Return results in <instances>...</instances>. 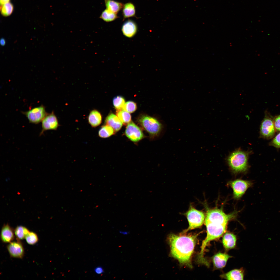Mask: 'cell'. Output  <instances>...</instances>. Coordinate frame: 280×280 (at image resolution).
Listing matches in <instances>:
<instances>
[{
	"label": "cell",
	"instance_id": "obj_11",
	"mask_svg": "<svg viewBox=\"0 0 280 280\" xmlns=\"http://www.w3.org/2000/svg\"><path fill=\"white\" fill-rule=\"evenodd\" d=\"M7 249L11 257L22 258L24 255V249L20 240L10 243Z\"/></svg>",
	"mask_w": 280,
	"mask_h": 280
},
{
	"label": "cell",
	"instance_id": "obj_9",
	"mask_svg": "<svg viewBox=\"0 0 280 280\" xmlns=\"http://www.w3.org/2000/svg\"><path fill=\"white\" fill-rule=\"evenodd\" d=\"M125 134L129 139L134 142L139 141L144 136L141 129L133 122H130L127 125Z\"/></svg>",
	"mask_w": 280,
	"mask_h": 280
},
{
	"label": "cell",
	"instance_id": "obj_18",
	"mask_svg": "<svg viewBox=\"0 0 280 280\" xmlns=\"http://www.w3.org/2000/svg\"><path fill=\"white\" fill-rule=\"evenodd\" d=\"M89 124L93 127H95L99 125L102 121V116L100 113L95 109L90 113L88 117Z\"/></svg>",
	"mask_w": 280,
	"mask_h": 280
},
{
	"label": "cell",
	"instance_id": "obj_5",
	"mask_svg": "<svg viewBox=\"0 0 280 280\" xmlns=\"http://www.w3.org/2000/svg\"><path fill=\"white\" fill-rule=\"evenodd\" d=\"M138 121L143 128L152 136H158L161 131L162 124L154 117L143 115L139 117Z\"/></svg>",
	"mask_w": 280,
	"mask_h": 280
},
{
	"label": "cell",
	"instance_id": "obj_25",
	"mask_svg": "<svg viewBox=\"0 0 280 280\" xmlns=\"http://www.w3.org/2000/svg\"><path fill=\"white\" fill-rule=\"evenodd\" d=\"M0 10L1 14L4 16H8L10 15L13 10L12 4L9 2L1 6Z\"/></svg>",
	"mask_w": 280,
	"mask_h": 280
},
{
	"label": "cell",
	"instance_id": "obj_15",
	"mask_svg": "<svg viewBox=\"0 0 280 280\" xmlns=\"http://www.w3.org/2000/svg\"><path fill=\"white\" fill-rule=\"evenodd\" d=\"M105 122L106 125L111 127L115 132L119 130L123 125V123L118 117L113 113H110L108 115Z\"/></svg>",
	"mask_w": 280,
	"mask_h": 280
},
{
	"label": "cell",
	"instance_id": "obj_17",
	"mask_svg": "<svg viewBox=\"0 0 280 280\" xmlns=\"http://www.w3.org/2000/svg\"><path fill=\"white\" fill-rule=\"evenodd\" d=\"M220 277L227 280H243L244 278L243 271L242 269H235L221 275Z\"/></svg>",
	"mask_w": 280,
	"mask_h": 280
},
{
	"label": "cell",
	"instance_id": "obj_27",
	"mask_svg": "<svg viewBox=\"0 0 280 280\" xmlns=\"http://www.w3.org/2000/svg\"><path fill=\"white\" fill-rule=\"evenodd\" d=\"M136 103L132 101H128L125 103L122 109L129 113L134 112L136 109Z\"/></svg>",
	"mask_w": 280,
	"mask_h": 280
},
{
	"label": "cell",
	"instance_id": "obj_21",
	"mask_svg": "<svg viewBox=\"0 0 280 280\" xmlns=\"http://www.w3.org/2000/svg\"><path fill=\"white\" fill-rule=\"evenodd\" d=\"M30 232L27 228L22 226L17 227L14 230L15 235L18 240L25 239Z\"/></svg>",
	"mask_w": 280,
	"mask_h": 280
},
{
	"label": "cell",
	"instance_id": "obj_31",
	"mask_svg": "<svg viewBox=\"0 0 280 280\" xmlns=\"http://www.w3.org/2000/svg\"><path fill=\"white\" fill-rule=\"evenodd\" d=\"M94 271L96 274L98 275L102 274L104 272L103 268L101 266H98L95 268Z\"/></svg>",
	"mask_w": 280,
	"mask_h": 280
},
{
	"label": "cell",
	"instance_id": "obj_16",
	"mask_svg": "<svg viewBox=\"0 0 280 280\" xmlns=\"http://www.w3.org/2000/svg\"><path fill=\"white\" fill-rule=\"evenodd\" d=\"M236 235L231 233L226 232L222 237V244L226 250L234 248L236 246Z\"/></svg>",
	"mask_w": 280,
	"mask_h": 280
},
{
	"label": "cell",
	"instance_id": "obj_8",
	"mask_svg": "<svg viewBox=\"0 0 280 280\" xmlns=\"http://www.w3.org/2000/svg\"><path fill=\"white\" fill-rule=\"evenodd\" d=\"M274 120L270 117L265 116L262 121L260 127V137L269 139L273 138L275 133Z\"/></svg>",
	"mask_w": 280,
	"mask_h": 280
},
{
	"label": "cell",
	"instance_id": "obj_32",
	"mask_svg": "<svg viewBox=\"0 0 280 280\" xmlns=\"http://www.w3.org/2000/svg\"><path fill=\"white\" fill-rule=\"evenodd\" d=\"M10 0H0L1 6L9 2Z\"/></svg>",
	"mask_w": 280,
	"mask_h": 280
},
{
	"label": "cell",
	"instance_id": "obj_29",
	"mask_svg": "<svg viewBox=\"0 0 280 280\" xmlns=\"http://www.w3.org/2000/svg\"><path fill=\"white\" fill-rule=\"evenodd\" d=\"M269 145L277 148H280V132L270 142Z\"/></svg>",
	"mask_w": 280,
	"mask_h": 280
},
{
	"label": "cell",
	"instance_id": "obj_13",
	"mask_svg": "<svg viewBox=\"0 0 280 280\" xmlns=\"http://www.w3.org/2000/svg\"><path fill=\"white\" fill-rule=\"evenodd\" d=\"M15 232L13 229L8 224H5L1 230L0 237L4 243H10L13 240Z\"/></svg>",
	"mask_w": 280,
	"mask_h": 280
},
{
	"label": "cell",
	"instance_id": "obj_23",
	"mask_svg": "<svg viewBox=\"0 0 280 280\" xmlns=\"http://www.w3.org/2000/svg\"><path fill=\"white\" fill-rule=\"evenodd\" d=\"M116 114L124 124H128L130 122L131 117L129 113L122 109L117 110Z\"/></svg>",
	"mask_w": 280,
	"mask_h": 280
},
{
	"label": "cell",
	"instance_id": "obj_33",
	"mask_svg": "<svg viewBox=\"0 0 280 280\" xmlns=\"http://www.w3.org/2000/svg\"><path fill=\"white\" fill-rule=\"evenodd\" d=\"M119 233L121 234L125 235L128 234L129 232L128 231L121 230L119 231Z\"/></svg>",
	"mask_w": 280,
	"mask_h": 280
},
{
	"label": "cell",
	"instance_id": "obj_20",
	"mask_svg": "<svg viewBox=\"0 0 280 280\" xmlns=\"http://www.w3.org/2000/svg\"><path fill=\"white\" fill-rule=\"evenodd\" d=\"M135 7L132 3L128 2L124 4L122 8V15L124 20L135 16Z\"/></svg>",
	"mask_w": 280,
	"mask_h": 280
},
{
	"label": "cell",
	"instance_id": "obj_26",
	"mask_svg": "<svg viewBox=\"0 0 280 280\" xmlns=\"http://www.w3.org/2000/svg\"><path fill=\"white\" fill-rule=\"evenodd\" d=\"M114 106L117 110L122 109L124 105L125 100L124 99L120 96H118L114 98L113 100Z\"/></svg>",
	"mask_w": 280,
	"mask_h": 280
},
{
	"label": "cell",
	"instance_id": "obj_10",
	"mask_svg": "<svg viewBox=\"0 0 280 280\" xmlns=\"http://www.w3.org/2000/svg\"><path fill=\"white\" fill-rule=\"evenodd\" d=\"M41 122L42 129L40 135H42L47 130H56L59 125L57 117L53 111L48 113Z\"/></svg>",
	"mask_w": 280,
	"mask_h": 280
},
{
	"label": "cell",
	"instance_id": "obj_12",
	"mask_svg": "<svg viewBox=\"0 0 280 280\" xmlns=\"http://www.w3.org/2000/svg\"><path fill=\"white\" fill-rule=\"evenodd\" d=\"M137 26L134 22L131 20H128L123 24L122 30L123 34L128 38L133 37L137 31Z\"/></svg>",
	"mask_w": 280,
	"mask_h": 280
},
{
	"label": "cell",
	"instance_id": "obj_34",
	"mask_svg": "<svg viewBox=\"0 0 280 280\" xmlns=\"http://www.w3.org/2000/svg\"><path fill=\"white\" fill-rule=\"evenodd\" d=\"M0 44L2 46H3L5 44V42L4 39L3 38L1 39L0 40Z\"/></svg>",
	"mask_w": 280,
	"mask_h": 280
},
{
	"label": "cell",
	"instance_id": "obj_22",
	"mask_svg": "<svg viewBox=\"0 0 280 280\" xmlns=\"http://www.w3.org/2000/svg\"><path fill=\"white\" fill-rule=\"evenodd\" d=\"M115 131L110 126L107 125L102 126L99 131V136L102 138L108 137L114 134Z\"/></svg>",
	"mask_w": 280,
	"mask_h": 280
},
{
	"label": "cell",
	"instance_id": "obj_1",
	"mask_svg": "<svg viewBox=\"0 0 280 280\" xmlns=\"http://www.w3.org/2000/svg\"><path fill=\"white\" fill-rule=\"evenodd\" d=\"M235 213L225 214L222 209L215 208L207 209L205 223L207 235L202 242L199 256H204L205 249L211 241L219 238L226 232L228 221L235 216Z\"/></svg>",
	"mask_w": 280,
	"mask_h": 280
},
{
	"label": "cell",
	"instance_id": "obj_4",
	"mask_svg": "<svg viewBox=\"0 0 280 280\" xmlns=\"http://www.w3.org/2000/svg\"><path fill=\"white\" fill-rule=\"evenodd\" d=\"M184 214L187 219L189 226L181 233H185L189 230L200 227L205 221L206 215L204 212L197 209L191 204Z\"/></svg>",
	"mask_w": 280,
	"mask_h": 280
},
{
	"label": "cell",
	"instance_id": "obj_24",
	"mask_svg": "<svg viewBox=\"0 0 280 280\" xmlns=\"http://www.w3.org/2000/svg\"><path fill=\"white\" fill-rule=\"evenodd\" d=\"M118 17L117 14L112 12L107 9L104 10L102 12L100 16V18L107 22L113 21Z\"/></svg>",
	"mask_w": 280,
	"mask_h": 280
},
{
	"label": "cell",
	"instance_id": "obj_28",
	"mask_svg": "<svg viewBox=\"0 0 280 280\" xmlns=\"http://www.w3.org/2000/svg\"><path fill=\"white\" fill-rule=\"evenodd\" d=\"M27 242L30 245H34L38 241V238L37 234L33 232H30L26 237Z\"/></svg>",
	"mask_w": 280,
	"mask_h": 280
},
{
	"label": "cell",
	"instance_id": "obj_7",
	"mask_svg": "<svg viewBox=\"0 0 280 280\" xmlns=\"http://www.w3.org/2000/svg\"><path fill=\"white\" fill-rule=\"evenodd\" d=\"M228 184L233 191V197L238 199L244 194L247 190L251 186L253 183L249 181L237 179L230 181Z\"/></svg>",
	"mask_w": 280,
	"mask_h": 280
},
{
	"label": "cell",
	"instance_id": "obj_2",
	"mask_svg": "<svg viewBox=\"0 0 280 280\" xmlns=\"http://www.w3.org/2000/svg\"><path fill=\"white\" fill-rule=\"evenodd\" d=\"M198 234L170 235L168 241L172 256L181 264L191 268V257L197 240Z\"/></svg>",
	"mask_w": 280,
	"mask_h": 280
},
{
	"label": "cell",
	"instance_id": "obj_14",
	"mask_svg": "<svg viewBox=\"0 0 280 280\" xmlns=\"http://www.w3.org/2000/svg\"><path fill=\"white\" fill-rule=\"evenodd\" d=\"M231 256L225 253H218L213 256L212 261L214 267L217 269H222L226 266L228 259Z\"/></svg>",
	"mask_w": 280,
	"mask_h": 280
},
{
	"label": "cell",
	"instance_id": "obj_19",
	"mask_svg": "<svg viewBox=\"0 0 280 280\" xmlns=\"http://www.w3.org/2000/svg\"><path fill=\"white\" fill-rule=\"evenodd\" d=\"M106 9L117 14L122 9L124 4L113 0H104Z\"/></svg>",
	"mask_w": 280,
	"mask_h": 280
},
{
	"label": "cell",
	"instance_id": "obj_3",
	"mask_svg": "<svg viewBox=\"0 0 280 280\" xmlns=\"http://www.w3.org/2000/svg\"><path fill=\"white\" fill-rule=\"evenodd\" d=\"M248 153L240 150H236L228 156L227 160L230 169L234 173L244 172L248 167Z\"/></svg>",
	"mask_w": 280,
	"mask_h": 280
},
{
	"label": "cell",
	"instance_id": "obj_6",
	"mask_svg": "<svg viewBox=\"0 0 280 280\" xmlns=\"http://www.w3.org/2000/svg\"><path fill=\"white\" fill-rule=\"evenodd\" d=\"M28 119L29 122L37 124L42 121L48 114L45 107L43 104L28 110L22 112Z\"/></svg>",
	"mask_w": 280,
	"mask_h": 280
},
{
	"label": "cell",
	"instance_id": "obj_30",
	"mask_svg": "<svg viewBox=\"0 0 280 280\" xmlns=\"http://www.w3.org/2000/svg\"><path fill=\"white\" fill-rule=\"evenodd\" d=\"M274 122L276 130L280 131V115L275 118Z\"/></svg>",
	"mask_w": 280,
	"mask_h": 280
}]
</instances>
